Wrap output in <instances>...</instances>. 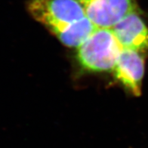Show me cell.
Returning a JSON list of instances; mask_svg holds the SVG:
<instances>
[{"label": "cell", "mask_w": 148, "mask_h": 148, "mask_svg": "<svg viewBox=\"0 0 148 148\" xmlns=\"http://www.w3.org/2000/svg\"><path fill=\"white\" fill-rule=\"evenodd\" d=\"M122 49L112 29L96 28L76 49V61L86 72H110L115 66Z\"/></svg>", "instance_id": "6da1fadb"}, {"label": "cell", "mask_w": 148, "mask_h": 148, "mask_svg": "<svg viewBox=\"0 0 148 148\" xmlns=\"http://www.w3.org/2000/svg\"><path fill=\"white\" fill-rule=\"evenodd\" d=\"M29 14L48 29L73 23L86 17L79 0H29Z\"/></svg>", "instance_id": "7a4b0ae2"}, {"label": "cell", "mask_w": 148, "mask_h": 148, "mask_svg": "<svg viewBox=\"0 0 148 148\" xmlns=\"http://www.w3.org/2000/svg\"><path fill=\"white\" fill-rule=\"evenodd\" d=\"M86 18L96 28H112L134 12L140 11L136 0H79Z\"/></svg>", "instance_id": "3957f363"}, {"label": "cell", "mask_w": 148, "mask_h": 148, "mask_svg": "<svg viewBox=\"0 0 148 148\" xmlns=\"http://www.w3.org/2000/svg\"><path fill=\"white\" fill-rule=\"evenodd\" d=\"M144 71V53L132 49H122L112 72L116 79L128 92L134 96H140Z\"/></svg>", "instance_id": "277c9868"}, {"label": "cell", "mask_w": 148, "mask_h": 148, "mask_svg": "<svg viewBox=\"0 0 148 148\" xmlns=\"http://www.w3.org/2000/svg\"><path fill=\"white\" fill-rule=\"evenodd\" d=\"M140 12L138 11L127 15L112 30L123 49L145 53L148 51V26Z\"/></svg>", "instance_id": "5b68a950"}, {"label": "cell", "mask_w": 148, "mask_h": 148, "mask_svg": "<svg viewBox=\"0 0 148 148\" xmlns=\"http://www.w3.org/2000/svg\"><path fill=\"white\" fill-rule=\"evenodd\" d=\"M95 29V26L86 17L78 21L53 27L49 29L63 45L77 49L88 39Z\"/></svg>", "instance_id": "8992f818"}]
</instances>
